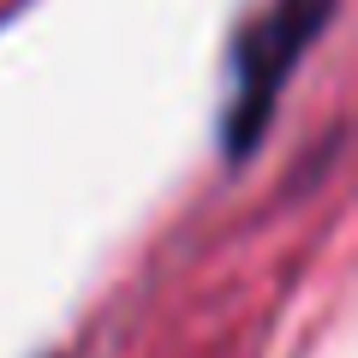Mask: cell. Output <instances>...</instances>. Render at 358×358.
<instances>
[{
	"label": "cell",
	"instance_id": "1",
	"mask_svg": "<svg viewBox=\"0 0 358 358\" xmlns=\"http://www.w3.org/2000/svg\"><path fill=\"white\" fill-rule=\"evenodd\" d=\"M334 18V0H275V13L257 30H245L239 42V90L227 108V155H251L257 138L275 120L281 84L293 78V66L305 60V48L322 36V24Z\"/></svg>",
	"mask_w": 358,
	"mask_h": 358
}]
</instances>
